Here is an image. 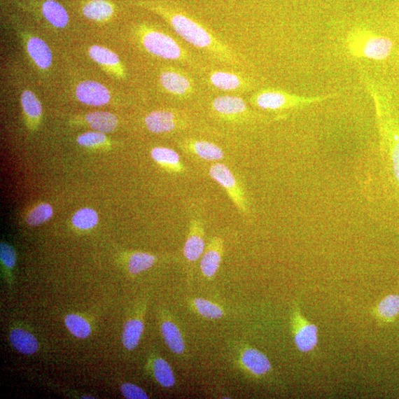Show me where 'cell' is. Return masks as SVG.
Instances as JSON below:
<instances>
[{
  "label": "cell",
  "mask_w": 399,
  "mask_h": 399,
  "mask_svg": "<svg viewBox=\"0 0 399 399\" xmlns=\"http://www.w3.org/2000/svg\"><path fill=\"white\" fill-rule=\"evenodd\" d=\"M196 312L205 318L216 321L224 316V312L220 306L206 299L199 298L192 300Z\"/></svg>",
  "instance_id": "27"
},
{
  "label": "cell",
  "mask_w": 399,
  "mask_h": 399,
  "mask_svg": "<svg viewBox=\"0 0 399 399\" xmlns=\"http://www.w3.org/2000/svg\"><path fill=\"white\" fill-rule=\"evenodd\" d=\"M10 341L20 353L25 355L35 354L38 348L36 339L29 331L16 328L10 332Z\"/></svg>",
  "instance_id": "20"
},
{
  "label": "cell",
  "mask_w": 399,
  "mask_h": 399,
  "mask_svg": "<svg viewBox=\"0 0 399 399\" xmlns=\"http://www.w3.org/2000/svg\"><path fill=\"white\" fill-rule=\"evenodd\" d=\"M27 50L34 63L41 69H48L52 64V55L48 45L41 38L33 36L27 43Z\"/></svg>",
  "instance_id": "17"
},
{
  "label": "cell",
  "mask_w": 399,
  "mask_h": 399,
  "mask_svg": "<svg viewBox=\"0 0 399 399\" xmlns=\"http://www.w3.org/2000/svg\"><path fill=\"white\" fill-rule=\"evenodd\" d=\"M45 18L58 29H64L69 22V16L65 8L55 0H46L42 8Z\"/></svg>",
  "instance_id": "21"
},
{
  "label": "cell",
  "mask_w": 399,
  "mask_h": 399,
  "mask_svg": "<svg viewBox=\"0 0 399 399\" xmlns=\"http://www.w3.org/2000/svg\"><path fill=\"white\" fill-rule=\"evenodd\" d=\"M181 148L206 162H219L224 159L225 154L219 146L203 140L188 139L183 141Z\"/></svg>",
  "instance_id": "14"
},
{
  "label": "cell",
  "mask_w": 399,
  "mask_h": 399,
  "mask_svg": "<svg viewBox=\"0 0 399 399\" xmlns=\"http://www.w3.org/2000/svg\"><path fill=\"white\" fill-rule=\"evenodd\" d=\"M345 47L355 59L382 61L391 56L393 43L389 37L358 27L346 37Z\"/></svg>",
  "instance_id": "3"
},
{
  "label": "cell",
  "mask_w": 399,
  "mask_h": 399,
  "mask_svg": "<svg viewBox=\"0 0 399 399\" xmlns=\"http://www.w3.org/2000/svg\"><path fill=\"white\" fill-rule=\"evenodd\" d=\"M141 43L152 55L167 60H188V53L171 36L166 33L145 29L142 31Z\"/></svg>",
  "instance_id": "5"
},
{
  "label": "cell",
  "mask_w": 399,
  "mask_h": 399,
  "mask_svg": "<svg viewBox=\"0 0 399 399\" xmlns=\"http://www.w3.org/2000/svg\"><path fill=\"white\" fill-rule=\"evenodd\" d=\"M86 120L92 129L103 133L112 132L118 126L117 117L108 112L90 113Z\"/></svg>",
  "instance_id": "23"
},
{
  "label": "cell",
  "mask_w": 399,
  "mask_h": 399,
  "mask_svg": "<svg viewBox=\"0 0 399 399\" xmlns=\"http://www.w3.org/2000/svg\"><path fill=\"white\" fill-rule=\"evenodd\" d=\"M151 157L158 164L169 172L183 174L186 172L180 155L172 149L157 146L152 150Z\"/></svg>",
  "instance_id": "16"
},
{
  "label": "cell",
  "mask_w": 399,
  "mask_h": 399,
  "mask_svg": "<svg viewBox=\"0 0 399 399\" xmlns=\"http://www.w3.org/2000/svg\"><path fill=\"white\" fill-rule=\"evenodd\" d=\"M223 251V239L219 237H212L200 262V269L204 277L212 279L217 274L222 262Z\"/></svg>",
  "instance_id": "11"
},
{
  "label": "cell",
  "mask_w": 399,
  "mask_h": 399,
  "mask_svg": "<svg viewBox=\"0 0 399 399\" xmlns=\"http://www.w3.org/2000/svg\"><path fill=\"white\" fill-rule=\"evenodd\" d=\"M72 222L76 227L78 229L89 230L97 225L99 216L96 211L85 208L80 209L76 213Z\"/></svg>",
  "instance_id": "31"
},
{
  "label": "cell",
  "mask_w": 399,
  "mask_h": 399,
  "mask_svg": "<svg viewBox=\"0 0 399 399\" xmlns=\"http://www.w3.org/2000/svg\"><path fill=\"white\" fill-rule=\"evenodd\" d=\"M153 370L156 381L163 387L170 388L176 384L174 372L165 359L156 358L153 363Z\"/></svg>",
  "instance_id": "25"
},
{
  "label": "cell",
  "mask_w": 399,
  "mask_h": 399,
  "mask_svg": "<svg viewBox=\"0 0 399 399\" xmlns=\"http://www.w3.org/2000/svg\"><path fill=\"white\" fill-rule=\"evenodd\" d=\"M364 82L374 104L383 165L399 204V112L387 88L366 76Z\"/></svg>",
  "instance_id": "1"
},
{
  "label": "cell",
  "mask_w": 399,
  "mask_h": 399,
  "mask_svg": "<svg viewBox=\"0 0 399 399\" xmlns=\"http://www.w3.org/2000/svg\"><path fill=\"white\" fill-rule=\"evenodd\" d=\"M376 313L379 318L385 322H391L399 314V295H391L378 304Z\"/></svg>",
  "instance_id": "26"
},
{
  "label": "cell",
  "mask_w": 399,
  "mask_h": 399,
  "mask_svg": "<svg viewBox=\"0 0 399 399\" xmlns=\"http://www.w3.org/2000/svg\"><path fill=\"white\" fill-rule=\"evenodd\" d=\"M160 83L165 90L178 97H188L193 91L191 79L177 71L169 70L162 72L160 76Z\"/></svg>",
  "instance_id": "13"
},
{
  "label": "cell",
  "mask_w": 399,
  "mask_h": 399,
  "mask_svg": "<svg viewBox=\"0 0 399 399\" xmlns=\"http://www.w3.org/2000/svg\"><path fill=\"white\" fill-rule=\"evenodd\" d=\"M76 96L80 102L94 106L108 104L111 99L109 90L92 80L80 83L76 89Z\"/></svg>",
  "instance_id": "10"
},
{
  "label": "cell",
  "mask_w": 399,
  "mask_h": 399,
  "mask_svg": "<svg viewBox=\"0 0 399 399\" xmlns=\"http://www.w3.org/2000/svg\"><path fill=\"white\" fill-rule=\"evenodd\" d=\"M121 391L123 396L128 399H148L149 396L143 389L137 385L125 383L122 385Z\"/></svg>",
  "instance_id": "35"
},
{
  "label": "cell",
  "mask_w": 399,
  "mask_h": 399,
  "mask_svg": "<svg viewBox=\"0 0 399 399\" xmlns=\"http://www.w3.org/2000/svg\"><path fill=\"white\" fill-rule=\"evenodd\" d=\"M106 136L101 132H88L79 136L77 141L78 144L92 148L104 144L106 141Z\"/></svg>",
  "instance_id": "34"
},
{
  "label": "cell",
  "mask_w": 399,
  "mask_h": 399,
  "mask_svg": "<svg viewBox=\"0 0 399 399\" xmlns=\"http://www.w3.org/2000/svg\"><path fill=\"white\" fill-rule=\"evenodd\" d=\"M21 102L23 111L27 115L33 118L42 115V104L31 90H24L22 92Z\"/></svg>",
  "instance_id": "32"
},
{
  "label": "cell",
  "mask_w": 399,
  "mask_h": 399,
  "mask_svg": "<svg viewBox=\"0 0 399 399\" xmlns=\"http://www.w3.org/2000/svg\"><path fill=\"white\" fill-rule=\"evenodd\" d=\"M144 122L146 127L157 134L174 131L183 125L181 117L175 112L166 110L151 112L145 117Z\"/></svg>",
  "instance_id": "12"
},
{
  "label": "cell",
  "mask_w": 399,
  "mask_h": 399,
  "mask_svg": "<svg viewBox=\"0 0 399 399\" xmlns=\"http://www.w3.org/2000/svg\"><path fill=\"white\" fill-rule=\"evenodd\" d=\"M167 16L172 29L185 41L197 48L206 50L209 55L221 62L232 64L238 62L232 50L220 43L201 24L181 13H170Z\"/></svg>",
  "instance_id": "2"
},
{
  "label": "cell",
  "mask_w": 399,
  "mask_h": 399,
  "mask_svg": "<svg viewBox=\"0 0 399 399\" xmlns=\"http://www.w3.org/2000/svg\"><path fill=\"white\" fill-rule=\"evenodd\" d=\"M210 177L216 181L227 193L231 201L241 213L246 216L249 213V205L244 190L228 167L217 163L209 169Z\"/></svg>",
  "instance_id": "6"
},
{
  "label": "cell",
  "mask_w": 399,
  "mask_h": 399,
  "mask_svg": "<svg viewBox=\"0 0 399 399\" xmlns=\"http://www.w3.org/2000/svg\"><path fill=\"white\" fill-rule=\"evenodd\" d=\"M292 334L299 351L307 354L313 351L318 344V330L302 314L298 304L293 309L291 316Z\"/></svg>",
  "instance_id": "7"
},
{
  "label": "cell",
  "mask_w": 399,
  "mask_h": 399,
  "mask_svg": "<svg viewBox=\"0 0 399 399\" xmlns=\"http://www.w3.org/2000/svg\"><path fill=\"white\" fill-rule=\"evenodd\" d=\"M204 236L205 231L202 220L192 218L183 249V256L189 262L194 263L202 258L206 249Z\"/></svg>",
  "instance_id": "8"
},
{
  "label": "cell",
  "mask_w": 399,
  "mask_h": 399,
  "mask_svg": "<svg viewBox=\"0 0 399 399\" xmlns=\"http://www.w3.org/2000/svg\"><path fill=\"white\" fill-rule=\"evenodd\" d=\"M209 81L217 89L233 91L247 87L245 80L241 76L225 71H215L210 74Z\"/></svg>",
  "instance_id": "19"
},
{
  "label": "cell",
  "mask_w": 399,
  "mask_h": 399,
  "mask_svg": "<svg viewBox=\"0 0 399 399\" xmlns=\"http://www.w3.org/2000/svg\"><path fill=\"white\" fill-rule=\"evenodd\" d=\"M337 94H328L316 97H302L281 90L265 89L259 91L252 97L251 102L257 108L270 111L297 110L318 103L335 99Z\"/></svg>",
  "instance_id": "4"
},
{
  "label": "cell",
  "mask_w": 399,
  "mask_h": 399,
  "mask_svg": "<svg viewBox=\"0 0 399 399\" xmlns=\"http://www.w3.org/2000/svg\"><path fill=\"white\" fill-rule=\"evenodd\" d=\"M161 330L164 340L170 351L177 355H183L186 350V344L181 329L172 321L162 323Z\"/></svg>",
  "instance_id": "18"
},
{
  "label": "cell",
  "mask_w": 399,
  "mask_h": 399,
  "mask_svg": "<svg viewBox=\"0 0 399 399\" xmlns=\"http://www.w3.org/2000/svg\"><path fill=\"white\" fill-rule=\"evenodd\" d=\"M238 359L241 366L253 377L262 378L272 371V363L267 356L248 346L241 350Z\"/></svg>",
  "instance_id": "9"
},
{
  "label": "cell",
  "mask_w": 399,
  "mask_h": 399,
  "mask_svg": "<svg viewBox=\"0 0 399 399\" xmlns=\"http://www.w3.org/2000/svg\"><path fill=\"white\" fill-rule=\"evenodd\" d=\"M52 216V209L50 204H42L34 208L27 216L26 221L31 225L42 224Z\"/></svg>",
  "instance_id": "33"
},
{
  "label": "cell",
  "mask_w": 399,
  "mask_h": 399,
  "mask_svg": "<svg viewBox=\"0 0 399 399\" xmlns=\"http://www.w3.org/2000/svg\"><path fill=\"white\" fill-rule=\"evenodd\" d=\"M144 324L139 318H132L127 321L124 328L122 343L129 350H134L139 345L143 332Z\"/></svg>",
  "instance_id": "24"
},
{
  "label": "cell",
  "mask_w": 399,
  "mask_h": 399,
  "mask_svg": "<svg viewBox=\"0 0 399 399\" xmlns=\"http://www.w3.org/2000/svg\"><path fill=\"white\" fill-rule=\"evenodd\" d=\"M156 260L155 256L148 253H134L129 259L128 270L132 274H138L153 267Z\"/></svg>",
  "instance_id": "29"
},
{
  "label": "cell",
  "mask_w": 399,
  "mask_h": 399,
  "mask_svg": "<svg viewBox=\"0 0 399 399\" xmlns=\"http://www.w3.org/2000/svg\"><path fill=\"white\" fill-rule=\"evenodd\" d=\"M85 18L93 21L109 20L114 13L113 6L106 0H90L83 8Z\"/></svg>",
  "instance_id": "22"
},
{
  "label": "cell",
  "mask_w": 399,
  "mask_h": 399,
  "mask_svg": "<svg viewBox=\"0 0 399 399\" xmlns=\"http://www.w3.org/2000/svg\"><path fill=\"white\" fill-rule=\"evenodd\" d=\"M0 258L8 268H13L16 263V252L13 247L6 243L0 245Z\"/></svg>",
  "instance_id": "36"
},
{
  "label": "cell",
  "mask_w": 399,
  "mask_h": 399,
  "mask_svg": "<svg viewBox=\"0 0 399 399\" xmlns=\"http://www.w3.org/2000/svg\"><path fill=\"white\" fill-rule=\"evenodd\" d=\"M89 55L93 61L105 66L114 68L120 65V59L116 53L100 46H92L89 50Z\"/></svg>",
  "instance_id": "28"
},
{
  "label": "cell",
  "mask_w": 399,
  "mask_h": 399,
  "mask_svg": "<svg viewBox=\"0 0 399 399\" xmlns=\"http://www.w3.org/2000/svg\"><path fill=\"white\" fill-rule=\"evenodd\" d=\"M212 108L223 117L230 118L244 115L248 111L246 102L235 96H220L212 102Z\"/></svg>",
  "instance_id": "15"
},
{
  "label": "cell",
  "mask_w": 399,
  "mask_h": 399,
  "mask_svg": "<svg viewBox=\"0 0 399 399\" xmlns=\"http://www.w3.org/2000/svg\"><path fill=\"white\" fill-rule=\"evenodd\" d=\"M65 325L77 338L85 339L91 332L88 322L83 317L76 314H69L65 317Z\"/></svg>",
  "instance_id": "30"
}]
</instances>
